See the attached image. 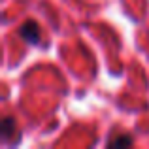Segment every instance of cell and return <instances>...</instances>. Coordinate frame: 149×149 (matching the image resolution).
I'll use <instances>...</instances> for the list:
<instances>
[{
    "label": "cell",
    "instance_id": "cell-2",
    "mask_svg": "<svg viewBox=\"0 0 149 149\" xmlns=\"http://www.w3.org/2000/svg\"><path fill=\"white\" fill-rule=\"evenodd\" d=\"M108 146L109 147H128V146H132V138L130 136H117V138L109 140Z\"/></svg>",
    "mask_w": 149,
    "mask_h": 149
},
{
    "label": "cell",
    "instance_id": "cell-1",
    "mask_svg": "<svg viewBox=\"0 0 149 149\" xmlns=\"http://www.w3.org/2000/svg\"><path fill=\"white\" fill-rule=\"evenodd\" d=\"M19 36H21L25 42H29V44L36 45V44H40V40H42L40 26H38L34 21H26L25 25L19 29Z\"/></svg>",
    "mask_w": 149,
    "mask_h": 149
},
{
    "label": "cell",
    "instance_id": "cell-3",
    "mask_svg": "<svg viewBox=\"0 0 149 149\" xmlns=\"http://www.w3.org/2000/svg\"><path fill=\"white\" fill-rule=\"evenodd\" d=\"M13 125H15V121L11 119V117H6V119H4V123H2V134H4V138H10L11 130H13Z\"/></svg>",
    "mask_w": 149,
    "mask_h": 149
}]
</instances>
